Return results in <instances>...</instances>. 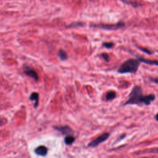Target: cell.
<instances>
[{"label":"cell","instance_id":"cell-1","mask_svg":"<svg viewBox=\"0 0 158 158\" xmlns=\"http://www.w3.org/2000/svg\"><path fill=\"white\" fill-rule=\"evenodd\" d=\"M155 99L156 95L154 94L144 95L143 94L142 88L139 85H136L132 88L128 99L123 105H140L143 104L149 106Z\"/></svg>","mask_w":158,"mask_h":158},{"label":"cell","instance_id":"cell-2","mask_svg":"<svg viewBox=\"0 0 158 158\" xmlns=\"http://www.w3.org/2000/svg\"><path fill=\"white\" fill-rule=\"evenodd\" d=\"M140 62L138 59H127L120 65L117 72L121 74L135 73L138 71Z\"/></svg>","mask_w":158,"mask_h":158},{"label":"cell","instance_id":"cell-3","mask_svg":"<svg viewBox=\"0 0 158 158\" xmlns=\"http://www.w3.org/2000/svg\"><path fill=\"white\" fill-rule=\"evenodd\" d=\"M125 26V23L123 22H119L114 24H105V23H99V24H91V27L94 28H99L107 30H116L118 28H121Z\"/></svg>","mask_w":158,"mask_h":158},{"label":"cell","instance_id":"cell-4","mask_svg":"<svg viewBox=\"0 0 158 158\" xmlns=\"http://www.w3.org/2000/svg\"><path fill=\"white\" fill-rule=\"evenodd\" d=\"M109 136H110V133H104L101 135H100L99 136H98V138H96V139H94V140L91 141L89 143L88 146L91 147V148H95V147L98 146L101 143L106 141L108 139V138L109 137Z\"/></svg>","mask_w":158,"mask_h":158},{"label":"cell","instance_id":"cell-5","mask_svg":"<svg viewBox=\"0 0 158 158\" xmlns=\"http://www.w3.org/2000/svg\"><path fill=\"white\" fill-rule=\"evenodd\" d=\"M53 128L57 130L58 131L60 132L63 135H72L73 133V130L69 126L67 125H64V126H54Z\"/></svg>","mask_w":158,"mask_h":158},{"label":"cell","instance_id":"cell-6","mask_svg":"<svg viewBox=\"0 0 158 158\" xmlns=\"http://www.w3.org/2000/svg\"><path fill=\"white\" fill-rule=\"evenodd\" d=\"M23 72H24V73L26 75H27V76H28L30 77L33 78L36 81H37L38 80V78H39L38 75L36 72V71H35L33 69H31V68H30V67H28L27 66L24 68Z\"/></svg>","mask_w":158,"mask_h":158},{"label":"cell","instance_id":"cell-7","mask_svg":"<svg viewBox=\"0 0 158 158\" xmlns=\"http://www.w3.org/2000/svg\"><path fill=\"white\" fill-rule=\"evenodd\" d=\"M137 59L141 62L149 64V65H154L158 66V60H151L149 59H146L144 57H141V56H137Z\"/></svg>","mask_w":158,"mask_h":158},{"label":"cell","instance_id":"cell-8","mask_svg":"<svg viewBox=\"0 0 158 158\" xmlns=\"http://www.w3.org/2000/svg\"><path fill=\"white\" fill-rule=\"evenodd\" d=\"M35 152L39 156H45L48 153V149L46 147L44 146H40L35 148Z\"/></svg>","mask_w":158,"mask_h":158},{"label":"cell","instance_id":"cell-9","mask_svg":"<svg viewBox=\"0 0 158 158\" xmlns=\"http://www.w3.org/2000/svg\"><path fill=\"white\" fill-rule=\"evenodd\" d=\"M30 100L31 101H35V108H36L38 106V99H39V95L38 93L36 92H33L31 94L30 98H29Z\"/></svg>","mask_w":158,"mask_h":158},{"label":"cell","instance_id":"cell-10","mask_svg":"<svg viewBox=\"0 0 158 158\" xmlns=\"http://www.w3.org/2000/svg\"><path fill=\"white\" fill-rule=\"evenodd\" d=\"M116 97V93L114 91H109L106 94V100L107 101H111Z\"/></svg>","mask_w":158,"mask_h":158},{"label":"cell","instance_id":"cell-11","mask_svg":"<svg viewBox=\"0 0 158 158\" xmlns=\"http://www.w3.org/2000/svg\"><path fill=\"white\" fill-rule=\"evenodd\" d=\"M57 55L59 56V57L62 60H65L67 59L68 56H67V52L64 51L63 49H60L59 50L58 52H57Z\"/></svg>","mask_w":158,"mask_h":158},{"label":"cell","instance_id":"cell-12","mask_svg":"<svg viewBox=\"0 0 158 158\" xmlns=\"http://www.w3.org/2000/svg\"><path fill=\"white\" fill-rule=\"evenodd\" d=\"M74 141H75V138L72 135H67L66 137L65 138V139H64L65 143L67 145L72 144L74 142Z\"/></svg>","mask_w":158,"mask_h":158},{"label":"cell","instance_id":"cell-13","mask_svg":"<svg viewBox=\"0 0 158 158\" xmlns=\"http://www.w3.org/2000/svg\"><path fill=\"white\" fill-rule=\"evenodd\" d=\"M122 2H123V3H125L126 4H128V5H130L133 7H138L139 6L140 4L139 3H138L136 1H131V0H120Z\"/></svg>","mask_w":158,"mask_h":158},{"label":"cell","instance_id":"cell-14","mask_svg":"<svg viewBox=\"0 0 158 158\" xmlns=\"http://www.w3.org/2000/svg\"><path fill=\"white\" fill-rule=\"evenodd\" d=\"M102 46L107 48V49H111L114 47V43L111 41H109V42H104L102 43Z\"/></svg>","mask_w":158,"mask_h":158},{"label":"cell","instance_id":"cell-15","mask_svg":"<svg viewBox=\"0 0 158 158\" xmlns=\"http://www.w3.org/2000/svg\"><path fill=\"white\" fill-rule=\"evenodd\" d=\"M137 48H138V49H139L140 51H143V52H144V53H146V54H147L151 55V54H152V52L151 51H150L149 49H146V48H141V47H139V46H137Z\"/></svg>","mask_w":158,"mask_h":158},{"label":"cell","instance_id":"cell-16","mask_svg":"<svg viewBox=\"0 0 158 158\" xmlns=\"http://www.w3.org/2000/svg\"><path fill=\"white\" fill-rule=\"evenodd\" d=\"M85 25L84 23L83 22H73L72 23H71L70 25H69L67 27H80V26H83Z\"/></svg>","mask_w":158,"mask_h":158},{"label":"cell","instance_id":"cell-17","mask_svg":"<svg viewBox=\"0 0 158 158\" xmlns=\"http://www.w3.org/2000/svg\"><path fill=\"white\" fill-rule=\"evenodd\" d=\"M101 57L106 62L109 61V56L107 53H102L101 54Z\"/></svg>","mask_w":158,"mask_h":158},{"label":"cell","instance_id":"cell-18","mask_svg":"<svg viewBox=\"0 0 158 158\" xmlns=\"http://www.w3.org/2000/svg\"><path fill=\"white\" fill-rule=\"evenodd\" d=\"M149 80L151 81H152V82H154V83H155L158 85V77H154V78L149 77Z\"/></svg>","mask_w":158,"mask_h":158},{"label":"cell","instance_id":"cell-19","mask_svg":"<svg viewBox=\"0 0 158 158\" xmlns=\"http://www.w3.org/2000/svg\"><path fill=\"white\" fill-rule=\"evenodd\" d=\"M127 135H126V134H122V135H121L118 138V139H117V141H120V140H122V139H124L125 138V136H126Z\"/></svg>","mask_w":158,"mask_h":158},{"label":"cell","instance_id":"cell-20","mask_svg":"<svg viewBox=\"0 0 158 158\" xmlns=\"http://www.w3.org/2000/svg\"><path fill=\"white\" fill-rule=\"evenodd\" d=\"M155 119L156 120V121L158 122V113L155 115Z\"/></svg>","mask_w":158,"mask_h":158},{"label":"cell","instance_id":"cell-21","mask_svg":"<svg viewBox=\"0 0 158 158\" xmlns=\"http://www.w3.org/2000/svg\"><path fill=\"white\" fill-rule=\"evenodd\" d=\"M156 152L157 153H158V148H156Z\"/></svg>","mask_w":158,"mask_h":158},{"label":"cell","instance_id":"cell-22","mask_svg":"<svg viewBox=\"0 0 158 158\" xmlns=\"http://www.w3.org/2000/svg\"><path fill=\"white\" fill-rule=\"evenodd\" d=\"M157 52H158V51H157Z\"/></svg>","mask_w":158,"mask_h":158}]
</instances>
